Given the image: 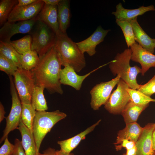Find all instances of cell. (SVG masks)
Masks as SVG:
<instances>
[{"label": "cell", "mask_w": 155, "mask_h": 155, "mask_svg": "<svg viewBox=\"0 0 155 155\" xmlns=\"http://www.w3.org/2000/svg\"><path fill=\"white\" fill-rule=\"evenodd\" d=\"M61 61L55 46L41 58L31 70L36 85L43 87L51 94L63 93L60 81Z\"/></svg>", "instance_id": "1"}, {"label": "cell", "mask_w": 155, "mask_h": 155, "mask_svg": "<svg viewBox=\"0 0 155 155\" xmlns=\"http://www.w3.org/2000/svg\"><path fill=\"white\" fill-rule=\"evenodd\" d=\"M54 46L60 58L62 66L71 67L76 72L80 71L85 67L84 53L66 33L60 32L57 35Z\"/></svg>", "instance_id": "2"}, {"label": "cell", "mask_w": 155, "mask_h": 155, "mask_svg": "<svg viewBox=\"0 0 155 155\" xmlns=\"http://www.w3.org/2000/svg\"><path fill=\"white\" fill-rule=\"evenodd\" d=\"M132 53L131 49H125L122 52L117 54L114 59L109 62V68L113 74L120 77L130 88L137 90L140 85L137 82L136 77L141 72V69L137 65H130Z\"/></svg>", "instance_id": "3"}, {"label": "cell", "mask_w": 155, "mask_h": 155, "mask_svg": "<svg viewBox=\"0 0 155 155\" xmlns=\"http://www.w3.org/2000/svg\"><path fill=\"white\" fill-rule=\"evenodd\" d=\"M66 116L65 113L59 110L52 112L36 111L32 133L36 146V155H39L41 144L46 134L57 123Z\"/></svg>", "instance_id": "4"}, {"label": "cell", "mask_w": 155, "mask_h": 155, "mask_svg": "<svg viewBox=\"0 0 155 155\" xmlns=\"http://www.w3.org/2000/svg\"><path fill=\"white\" fill-rule=\"evenodd\" d=\"M29 34L32 38L31 50L35 51L40 59L55 45L56 34L42 21L36 20Z\"/></svg>", "instance_id": "5"}, {"label": "cell", "mask_w": 155, "mask_h": 155, "mask_svg": "<svg viewBox=\"0 0 155 155\" xmlns=\"http://www.w3.org/2000/svg\"><path fill=\"white\" fill-rule=\"evenodd\" d=\"M8 76L10 81L12 104L10 113L5 118L6 125L0 139V143L4 141L10 132L17 129L21 119L22 103L15 87L13 76Z\"/></svg>", "instance_id": "6"}, {"label": "cell", "mask_w": 155, "mask_h": 155, "mask_svg": "<svg viewBox=\"0 0 155 155\" xmlns=\"http://www.w3.org/2000/svg\"><path fill=\"white\" fill-rule=\"evenodd\" d=\"M13 76L14 85L22 103L31 104L36 85L31 70L18 68Z\"/></svg>", "instance_id": "7"}, {"label": "cell", "mask_w": 155, "mask_h": 155, "mask_svg": "<svg viewBox=\"0 0 155 155\" xmlns=\"http://www.w3.org/2000/svg\"><path fill=\"white\" fill-rule=\"evenodd\" d=\"M129 88L128 85L120 79L117 88L111 94L104 105L105 109L113 114H121L130 100V96L127 90Z\"/></svg>", "instance_id": "8"}, {"label": "cell", "mask_w": 155, "mask_h": 155, "mask_svg": "<svg viewBox=\"0 0 155 155\" xmlns=\"http://www.w3.org/2000/svg\"><path fill=\"white\" fill-rule=\"evenodd\" d=\"M120 77L117 75L108 81L102 82L95 86L90 91L91 98L90 104L94 110H97L108 100L111 92L120 80Z\"/></svg>", "instance_id": "9"}, {"label": "cell", "mask_w": 155, "mask_h": 155, "mask_svg": "<svg viewBox=\"0 0 155 155\" xmlns=\"http://www.w3.org/2000/svg\"><path fill=\"white\" fill-rule=\"evenodd\" d=\"M44 4L43 0H37L26 6L21 7L16 5L10 13L7 21L16 22L35 18L41 10Z\"/></svg>", "instance_id": "10"}, {"label": "cell", "mask_w": 155, "mask_h": 155, "mask_svg": "<svg viewBox=\"0 0 155 155\" xmlns=\"http://www.w3.org/2000/svg\"><path fill=\"white\" fill-rule=\"evenodd\" d=\"M36 21L35 18L16 23L7 21L0 29V41L9 43L11 37L16 34H29Z\"/></svg>", "instance_id": "11"}, {"label": "cell", "mask_w": 155, "mask_h": 155, "mask_svg": "<svg viewBox=\"0 0 155 155\" xmlns=\"http://www.w3.org/2000/svg\"><path fill=\"white\" fill-rule=\"evenodd\" d=\"M130 48L132 51L131 60L140 64L142 75H144L151 67H155V55L143 49L136 42Z\"/></svg>", "instance_id": "12"}, {"label": "cell", "mask_w": 155, "mask_h": 155, "mask_svg": "<svg viewBox=\"0 0 155 155\" xmlns=\"http://www.w3.org/2000/svg\"><path fill=\"white\" fill-rule=\"evenodd\" d=\"M110 31V29L105 30L99 26L89 37L83 40L76 42V44L83 53H86L90 56H93L96 53V46L104 41Z\"/></svg>", "instance_id": "13"}, {"label": "cell", "mask_w": 155, "mask_h": 155, "mask_svg": "<svg viewBox=\"0 0 155 155\" xmlns=\"http://www.w3.org/2000/svg\"><path fill=\"white\" fill-rule=\"evenodd\" d=\"M143 127V131L135 144L137 149L135 155H155L152 141L154 123H149Z\"/></svg>", "instance_id": "14"}, {"label": "cell", "mask_w": 155, "mask_h": 155, "mask_svg": "<svg viewBox=\"0 0 155 155\" xmlns=\"http://www.w3.org/2000/svg\"><path fill=\"white\" fill-rule=\"evenodd\" d=\"M104 65L82 75L77 74L72 67L69 66H65L64 68L61 69L60 71L61 83L64 85L69 86L77 90H79L82 87L84 80L92 73Z\"/></svg>", "instance_id": "15"}, {"label": "cell", "mask_w": 155, "mask_h": 155, "mask_svg": "<svg viewBox=\"0 0 155 155\" xmlns=\"http://www.w3.org/2000/svg\"><path fill=\"white\" fill-rule=\"evenodd\" d=\"M116 8L115 11L112 12V14L115 16L116 20L120 21H129L147 11L155 10L154 6L152 5L147 6H142L135 9H127L123 7L120 2L116 6Z\"/></svg>", "instance_id": "16"}, {"label": "cell", "mask_w": 155, "mask_h": 155, "mask_svg": "<svg viewBox=\"0 0 155 155\" xmlns=\"http://www.w3.org/2000/svg\"><path fill=\"white\" fill-rule=\"evenodd\" d=\"M36 20L42 21L48 25L56 35L60 31L57 18V6L44 4L41 10L36 18Z\"/></svg>", "instance_id": "17"}, {"label": "cell", "mask_w": 155, "mask_h": 155, "mask_svg": "<svg viewBox=\"0 0 155 155\" xmlns=\"http://www.w3.org/2000/svg\"><path fill=\"white\" fill-rule=\"evenodd\" d=\"M137 19V17L129 21L132 27L135 41L143 49L153 54L155 46L153 38L150 37L141 28Z\"/></svg>", "instance_id": "18"}, {"label": "cell", "mask_w": 155, "mask_h": 155, "mask_svg": "<svg viewBox=\"0 0 155 155\" xmlns=\"http://www.w3.org/2000/svg\"><path fill=\"white\" fill-rule=\"evenodd\" d=\"M101 121L99 120L97 122L85 130L77 135L64 140L58 141L61 151L66 154H69L79 145L80 142L84 139L88 134L92 131Z\"/></svg>", "instance_id": "19"}, {"label": "cell", "mask_w": 155, "mask_h": 155, "mask_svg": "<svg viewBox=\"0 0 155 155\" xmlns=\"http://www.w3.org/2000/svg\"><path fill=\"white\" fill-rule=\"evenodd\" d=\"M142 127L136 122L126 124L124 128L119 131L115 145L120 144L124 140L134 142L136 143L143 131Z\"/></svg>", "instance_id": "20"}, {"label": "cell", "mask_w": 155, "mask_h": 155, "mask_svg": "<svg viewBox=\"0 0 155 155\" xmlns=\"http://www.w3.org/2000/svg\"><path fill=\"white\" fill-rule=\"evenodd\" d=\"M21 134L22 144L26 155H36L35 142L32 133L21 119L17 129Z\"/></svg>", "instance_id": "21"}, {"label": "cell", "mask_w": 155, "mask_h": 155, "mask_svg": "<svg viewBox=\"0 0 155 155\" xmlns=\"http://www.w3.org/2000/svg\"><path fill=\"white\" fill-rule=\"evenodd\" d=\"M57 10L59 30L63 33H66L71 18L69 1L61 0L57 5Z\"/></svg>", "instance_id": "22"}, {"label": "cell", "mask_w": 155, "mask_h": 155, "mask_svg": "<svg viewBox=\"0 0 155 155\" xmlns=\"http://www.w3.org/2000/svg\"><path fill=\"white\" fill-rule=\"evenodd\" d=\"M149 105L136 104L130 100L121 114L125 124L136 122L141 113Z\"/></svg>", "instance_id": "23"}, {"label": "cell", "mask_w": 155, "mask_h": 155, "mask_svg": "<svg viewBox=\"0 0 155 155\" xmlns=\"http://www.w3.org/2000/svg\"><path fill=\"white\" fill-rule=\"evenodd\" d=\"M44 89L43 86L36 85L34 88L31 104L36 111H46L48 109L47 102L44 95Z\"/></svg>", "instance_id": "24"}, {"label": "cell", "mask_w": 155, "mask_h": 155, "mask_svg": "<svg viewBox=\"0 0 155 155\" xmlns=\"http://www.w3.org/2000/svg\"><path fill=\"white\" fill-rule=\"evenodd\" d=\"M19 60L22 69L31 70L39 63L40 58L37 53L31 50L19 55Z\"/></svg>", "instance_id": "25"}, {"label": "cell", "mask_w": 155, "mask_h": 155, "mask_svg": "<svg viewBox=\"0 0 155 155\" xmlns=\"http://www.w3.org/2000/svg\"><path fill=\"white\" fill-rule=\"evenodd\" d=\"M0 54L13 62L19 68H22L19 54L9 43L0 41Z\"/></svg>", "instance_id": "26"}, {"label": "cell", "mask_w": 155, "mask_h": 155, "mask_svg": "<svg viewBox=\"0 0 155 155\" xmlns=\"http://www.w3.org/2000/svg\"><path fill=\"white\" fill-rule=\"evenodd\" d=\"M22 120L24 124L32 133L33 125L36 111L31 104L22 103Z\"/></svg>", "instance_id": "27"}, {"label": "cell", "mask_w": 155, "mask_h": 155, "mask_svg": "<svg viewBox=\"0 0 155 155\" xmlns=\"http://www.w3.org/2000/svg\"><path fill=\"white\" fill-rule=\"evenodd\" d=\"M18 0H1L0 1V26L2 27L7 21L8 17Z\"/></svg>", "instance_id": "28"}, {"label": "cell", "mask_w": 155, "mask_h": 155, "mask_svg": "<svg viewBox=\"0 0 155 155\" xmlns=\"http://www.w3.org/2000/svg\"><path fill=\"white\" fill-rule=\"evenodd\" d=\"M116 23L122 30L128 47H130L135 42L133 29L130 22L127 21L116 20Z\"/></svg>", "instance_id": "29"}, {"label": "cell", "mask_w": 155, "mask_h": 155, "mask_svg": "<svg viewBox=\"0 0 155 155\" xmlns=\"http://www.w3.org/2000/svg\"><path fill=\"white\" fill-rule=\"evenodd\" d=\"M9 43L20 54L31 50L32 38L30 34L26 35L19 39L10 41Z\"/></svg>", "instance_id": "30"}, {"label": "cell", "mask_w": 155, "mask_h": 155, "mask_svg": "<svg viewBox=\"0 0 155 155\" xmlns=\"http://www.w3.org/2000/svg\"><path fill=\"white\" fill-rule=\"evenodd\" d=\"M127 90L130 100L134 103L139 105L149 104L151 102H155V99L152 98L138 90L128 88Z\"/></svg>", "instance_id": "31"}, {"label": "cell", "mask_w": 155, "mask_h": 155, "mask_svg": "<svg viewBox=\"0 0 155 155\" xmlns=\"http://www.w3.org/2000/svg\"><path fill=\"white\" fill-rule=\"evenodd\" d=\"M18 68L13 62L0 54V70L8 75L13 76Z\"/></svg>", "instance_id": "32"}, {"label": "cell", "mask_w": 155, "mask_h": 155, "mask_svg": "<svg viewBox=\"0 0 155 155\" xmlns=\"http://www.w3.org/2000/svg\"><path fill=\"white\" fill-rule=\"evenodd\" d=\"M137 90L150 97L155 93V75L147 83L140 86Z\"/></svg>", "instance_id": "33"}, {"label": "cell", "mask_w": 155, "mask_h": 155, "mask_svg": "<svg viewBox=\"0 0 155 155\" xmlns=\"http://www.w3.org/2000/svg\"><path fill=\"white\" fill-rule=\"evenodd\" d=\"M14 147V144L9 142L7 137L4 140V144L0 148V155H11Z\"/></svg>", "instance_id": "34"}, {"label": "cell", "mask_w": 155, "mask_h": 155, "mask_svg": "<svg viewBox=\"0 0 155 155\" xmlns=\"http://www.w3.org/2000/svg\"><path fill=\"white\" fill-rule=\"evenodd\" d=\"M14 150L11 155H26L21 141L16 138L14 141Z\"/></svg>", "instance_id": "35"}, {"label": "cell", "mask_w": 155, "mask_h": 155, "mask_svg": "<svg viewBox=\"0 0 155 155\" xmlns=\"http://www.w3.org/2000/svg\"><path fill=\"white\" fill-rule=\"evenodd\" d=\"M135 143L134 142L127 140H123L119 145H115L117 151L121 150L123 148H125L126 150L133 148L135 146Z\"/></svg>", "instance_id": "36"}, {"label": "cell", "mask_w": 155, "mask_h": 155, "mask_svg": "<svg viewBox=\"0 0 155 155\" xmlns=\"http://www.w3.org/2000/svg\"><path fill=\"white\" fill-rule=\"evenodd\" d=\"M37 0H18L16 5L18 6H24L29 5L36 1Z\"/></svg>", "instance_id": "37"}, {"label": "cell", "mask_w": 155, "mask_h": 155, "mask_svg": "<svg viewBox=\"0 0 155 155\" xmlns=\"http://www.w3.org/2000/svg\"><path fill=\"white\" fill-rule=\"evenodd\" d=\"M56 150L53 148L49 147L44 151L42 154L39 155H55Z\"/></svg>", "instance_id": "38"}, {"label": "cell", "mask_w": 155, "mask_h": 155, "mask_svg": "<svg viewBox=\"0 0 155 155\" xmlns=\"http://www.w3.org/2000/svg\"><path fill=\"white\" fill-rule=\"evenodd\" d=\"M61 0H43L45 4L53 5L57 6Z\"/></svg>", "instance_id": "39"}, {"label": "cell", "mask_w": 155, "mask_h": 155, "mask_svg": "<svg viewBox=\"0 0 155 155\" xmlns=\"http://www.w3.org/2000/svg\"><path fill=\"white\" fill-rule=\"evenodd\" d=\"M5 111L4 107L1 103H0V122L1 123L4 118H5Z\"/></svg>", "instance_id": "40"}, {"label": "cell", "mask_w": 155, "mask_h": 155, "mask_svg": "<svg viewBox=\"0 0 155 155\" xmlns=\"http://www.w3.org/2000/svg\"><path fill=\"white\" fill-rule=\"evenodd\" d=\"M136 148L135 146L133 148L126 150L125 153L123 154L122 155H135L136 152Z\"/></svg>", "instance_id": "41"}, {"label": "cell", "mask_w": 155, "mask_h": 155, "mask_svg": "<svg viewBox=\"0 0 155 155\" xmlns=\"http://www.w3.org/2000/svg\"><path fill=\"white\" fill-rule=\"evenodd\" d=\"M152 141L153 149L155 150V129H154L152 134Z\"/></svg>", "instance_id": "42"}, {"label": "cell", "mask_w": 155, "mask_h": 155, "mask_svg": "<svg viewBox=\"0 0 155 155\" xmlns=\"http://www.w3.org/2000/svg\"><path fill=\"white\" fill-rule=\"evenodd\" d=\"M55 155H74V154L72 153H70L69 154H68L64 153L60 150H56Z\"/></svg>", "instance_id": "43"}, {"label": "cell", "mask_w": 155, "mask_h": 155, "mask_svg": "<svg viewBox=\"0 0 155 155\" xmlns=\"http://www.w3.org/2000/svg\"><path fill=\"white\" fill-rule=\"evenodd\" d=\"M153 40L154 41V44L155 46V39L153 38Z\"/></svg>", "instance_id": "44"}, {"label": "cell", "mask_w": 155, "mask_h": 155, "mask_svg": "<svg viewBox=\"0 0 155 155\" xmlns=\"http://www.w3.org/2000/svg\"><path fill=\"white\" fill-rule=\"evenodd\" d=\"M154 129H155V123H154Z\"/></svg>", "instance_id": "45"}, {"label": "cell", "mask_w": 155, "mask_h": 155, "mask_svg": "<svg viewBox=\"0 0 155 155\" xmlns=\"http://www.w3.org/2000/svg\"></svg>", "instance_id": "46"}]
</instances>
